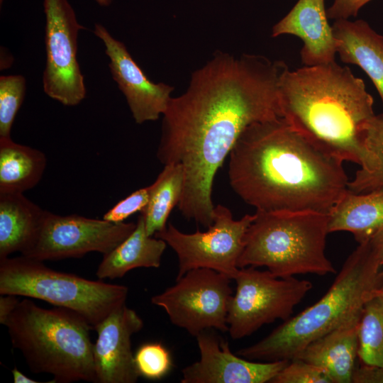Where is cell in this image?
<instances>
[{"instance_id":"12","label":"cell","mask_w":383,"mask_h":383,"mask_svg":"<svg viewBox=\"0 0 383 383\" xmlns=\"http://www.w3.org/2000/svg\"><path fill=\"white\" fill-rule=\"evenodd\" d=\"M45 15V93L65 106H76L86 96L77 60V38L84 27L77 21L68 0H43Z\"/></svg>"},{"instance_id":"2","label":"cell","mask_w":383,"mask_h":383,"mask_svg":"<svg viewBox=\"0 0 383 383\" xmlns=\"http://www.w3.org/2000/svg\"><path fill=\"white\" fill-rule=\"evenodd\" d=\"M229 157L230 185L256 211L328 214L348 190L343 161L281 117L248 126Z\"/></svg>"},{"instance_id":"28","label":"cell","mask_w":383,"mask_h":383,"mask_svg":"<svg viewBox=\"0 0 383 383\" xmlns=\"http://www.w3.org/2000/svg\"><path fill=\"white\" fill-rule=\"evenodd\" d=\"M271 383H333L320 367L299 358L289 361Z\"/></svg>"},{"instance_id":"32","label":"cell","mask_w":383,"mask_h":383,"mask_svg":"<svg viewBox=\"0 0 383 383\" xmlns=\"http://www.w3.org/2000/svg\"><path fill=\"white\" fill-rule=\"evenodd\" d=\"M20 301L12 294L0 296V323L5 325L6 321L15 310Z\"/></svg>"},{"instance_id":"17","label":"cell","mask_w":383,"mask_h":383,"mask_svg":"<svg viewBox=\"0 0 383 383\" xmlns=\"http://www.w3.org/2000/svg\"><path fill=\"white\" fill-rule=\"evenodd\" d=\"M361 313L310 343L295 358L320 367L333 383H350L359 360L358 331Z\"/></svg>"},{"instance_id":"9","label":"cell","mask_w":383,"mask_h":383,"mask_svg":"<svg viewBox=\"0 0 383 383\" xmlns=\"http://www.w3.org/2000/svg\"><path fill=\"white\" fill-rule=\"evenodd\" d=\"M255 217V214H246L235 220L228 208L218 204L214 207L213 222L206 231L184 233L169 223L154 236L165 240L175 252L178 258L177 279L191 270L207 268L233 279L239 270L238 261L246 231Z\"/></svg>"},{"instance_id":"14","label":"cell","mask_w":383,"mask_h":383,"mask_svg":"<svg viewBox=\"0 0 383 383\" xmlns=\"http://www.w3.org/2000/svg\"><path fill=\"white\" fill-rule=\"evenodd\" d=\"M196 338L200 359L182 370L181 383H271L289 362H258L240 357L226 341L207 330Z\"/></svg>"},{"instance_id":"13","label":"cell","mask_w":383,"mask_h":383,"mask_svg":"<svg viewBox=\"0 0 383 383\" xmlns=\"http://www.w3.org/2000/svg\"><path fill=\"white\" fill-rule=\"evenodd\" d=\"M93 32L105 46L111 74L124 94L135 123L157 120L166 110L174 88L150 81L125 45L114 38L104 26L96 23Z\"/></svg>"},{"instance_id":"34","label":"cell","mask_w":383,"mask_h":383,"mask_svg":"<svg viewBox=\"0 0 383 383\" xmlns=\"http://www.w3.org/2000/svg\"><path fill=\"white\" fill-rule=\"evenodd\" d=\"M12 374L13 377V382L15 383H38V381L28 377L16 367L13 369Z\"/></svg>"},{"instance_id":"3","label":"cell","mask_w":383,"mask_h":383,"mask_svg":"<svg viewBox=\"0 0 383 383\" xmlns=\"http://www.w3.org/2000/svg\"><path fill=\"white\" fill-rule=\"evenodd\" d=\"M373 102L364 81L335 62L287 67L278 83L281 118L324 151L358 165Z\"/></svg>"},{"instance_id":"31","label":"cell","mask_w":383,"mask_h":383,"mask_svg":"<svg viewBox=\"0 0 383 383\" xmlns=\"http://www.w3.org/2000/svg\"><path fill=\"white\" fill-rule=\"evenodd\" d=\"M351 383H383V369L358 360L352 374Z\"/></svg>"},{"instance_id":"30","label":"cell","mask_w":383,"mask_h":383,"mask_svg":"<svg viewBox=\"0 0 383 383\" xmlns=\"http://www.w3.org/2000/svg\"><path fill=\"white\" fill-rule=\"evenodd\" d=\"M372 0H334L326 9L328 18L348 19L357 16L360 9Z\"/></svg>"},{"instance_id":"6","label":"cell","mask_w":383,"mask_h":383,"mask_svg":"<svg viewBox=\"0 0 383 383\" xmlns=\"http://www.w3.org/2000/svg\"><path fill=\"white\" fill-rule=\"evenodd\" d=\"M244 237L238 267H266L277 277L335 273L326 255L328 214L256 211Z\"/></svg>"},{"instance_id":"1","label":"cell","mask_w":383,"mask_h":383,"mask_svg":"<svg viewBox=\"0 0 383 383\" xmlns=\"http://www.w3.org/2000/svg\"><path fill=\"white\" fill-rule=\"evenodd\" d=\"M287 67L263 55L217 50L192 72L187 91L170 98L157 157L183 167L177 206L184 217L204 227L213 223L215 175L248 126L281 117L278 83Z\"/></svg>"},{"instance_id":"7","label":"cell","mask_w":383,"mask_h":383,"mask_svg":"<svg viewBox=\"0 0 383 383\" xmlns=\"http://www.w3.org/2000/svg\"><path fill=\"white\" fill-rule=\"evenodd\" d=\"M128 293L126 286L57 271L22 255L0 260V294L23 296L70 309L92 329L126 303Z\"/></svg>"},{"instance_id":"27","label":"cell","mask_w":383,"mask_h":383,"mask_svg":"<svg viewBox=\"0 0 383 383\" xmlns=\"http://www.w3.org/2000/svg\"><path fill=\"white\" fill-rule=\"evenodd\" d=\"M134 360L139 375L150 379H161L172 366L169 351L158 343L141 345L134 355Z\"/></svg>"},{"instance_id":"5","label":"cell","mask_w":383,"mask_h":383,"mask_svg":"<svg viewBox=\"0 0 383 383\" xmlns=\"http://www.w3.org/2000/svg\"><path fill=\"white\" fill-rule=\"evenodd\" d=\"M4 326L31 372L52 375V382H96L92 328L78 313L62 307L43 309L23 299Z\"/></svg>"},{"instance_id":"33","label":"cell","mask_w":383,"mask_h":383,"mask_svg":"<svg viewBox=\"0 0 383 383\" xmlns=\"http://www.w3.org/2000/svg\"><path fill=\"white\" fill-rule=\"evenodd\" d=\"M370 239L377 250L383 271V228L374 233ZM379 292L383 294V284Z\"/></svg>"},{"instance_id":"19","label":"cell","mask_w":383,"mask_h":383,"mask_svg":"<svg viewBox=\"0 0 383 383\" xmlns=\"http://www.w3.org/2000/svg\"><path fill=\"white\" fill-rule=\"evenodd\" d=\"M329 233H351L358 244L383 228V187L365 193L348 190L328 214Z\"/></svg>"},{"instance_id":"29","label":"cell","mask_w":383,"mask_h":383,"mask_svg":"<svg viewBox=\"0 0 383 383\" xmlns=\"http://www.w3.org/2000/svg\"><path fill=\"white\" fill-rule=\"evenodd\" d=\"M152 184L138 189L106 211L103 219L112 223L123 222L132 214L140 213L147 206L152 192Z\"/></svg>"},{"instance_id":"25","label":"cell","mask_w":383,"mask_h":383,"mask_svg":"<svg viewBox=\"0 0 383 383\" xmlns=\"http://www.w3.org/2000/svg\"><path fill=\"white\" fill-rule=\"evenodd\" d=\"M358 360L383 369V294L365 304L359 324Z\"/></svg>"},{"instance_id":"18","label":"cell","mask_w":383,"mask_h":383,"mask_svg":"<svg viewBox=\"0 0 383 383\" xmlns=\"http://www.w3.org/2000/svg\"><path fill=\"white\" fill-rule=\"evenodd\" d=\"M332 28L341 61L359 66L368 75L383 104V36L364 20L338 19Z\"/></svg>"},{"instance_id":"11","label":"cell","mask_w":383,"mask_h":383,"mask_svg":"<svg viewBox=\"0 0 383 383\" xmlns=\"http://www.w3.org/2000/svg\"><path fill=\"white\" fill-rule=\"evenodd\" d=\"M135 226L136 223H112L45 211L33 241L21 255L40 261L81 257L90 252L106 255L124 240Z\"/></svg>"},{"instance_id":"22","label":"cell","mask_w":383,"mask_h":383,"mask_svg":"<svg viewBox=\"0 0 383 383\" xmlns=\"http://www.w3.org/2000/svg\"><path fill=\"white\" fill-rule=\"evenodd\" d=\"M45 154L18 144L10 138H0V194H16L34 187L46 166Z\"/></svg>"},{"instance_id":"26","label":"cell","mask_w":383,"mask_h":383,"mask_svg":"<svg viewBox=\"0 0 383 383\" xmlns=\"http://www.w3.org/2000/svg\"><path fill=\"white\" fill-rule=\"evenodd\" d=\"M26 81L22 75L0 77V138H10L16 113L23 101Z\"/></svg>"},{"instance_id":"8","label":"cell","mask_w":383,"mask_h":383,"mask_svg":"<svg viewBox=\"0 0 383 383\" xmlns=\"http://www.w3.org/2000/svg\"><path fill=\"white\" fill-rule=\"evenodd\" d=\"M233 279L236 289L227 316L228 331L233 339L249 336L277 319H289L313 287L308 280L277 277L254 267L239 268Z\"/></svg>"},{"instance_id":"20","label":"cell","mask_w":383,"mask_h":383,"mask_svg":"<svg viewBox=\"0 0 383 383\" xmlns=\"http://www.w3.org/2000/svg\"><path fill=\"white\" fill-rule=\"evenodd\" d=\"M166 246L165 240L147 234L140 214L133 231L111 252L104 255L96 274L99 279H114L123 277L135 268H157Z\"/></svg>"},{"instance_id":"10","label":"cell","mask_w":383,"mask_h":383,"mask_svg":"<svg viewBox=\"0 0 383 383\" xmlns=\"http://www.w3.org/2000/svg\"><path fill=\"white\" fill-rule=\"evenodd\" d=\"M231 278L207 268L193 269L151 302L162 308L172 324L197 336L209 329L228 331L227 316L233 294Z\"/></svg>"},{"instance_id":"16","label":"cell","mask_w":383,"mask_h":383,"mask_svg":"<svg viewBox=\"0 0 383 383\" xmlns=\"http://www.w3.org/2000/svg\"><path fill=\"white\" fill-rule=\"evenodd\" d=\"M290 34L304 43L300 51L304 66H316L335 62L337 40L324 0H298L291 11L272 30V37Z\"/></svg>"},{"instance_id":"21","label":"cell","mask_w":383,"mask_h":383,"mask_svg":"<svg viewBox=\"0 0 383 383\" xmlns=\"http://www.w3.org/2000/svg\"><path fill=\"white\" fill-rule=\"evenodd\" d=\"M45 211L23 193L0 194V260L28 249Z\"/></svg>"},{"instance_id":"4","label":"cell","mask_w":383,"mask_h":383,"mask_svg":"<svg viewBox=\"0 0 383 383\" xmlns=\"http://www.w3.org/2000/svg\"><path fill=\"white\" fill-rule=\"evenodd\" d=\"M383 284V271L372 240L358 244L327 292L314 304L289 318L238 355L250 360H291L312 341L362 313Z\"/></svg>"},{"instance_id":"24","label":"cell","mask_w":383,"mask_h":383,"mask_svg":"<svg viewBox=\"0 0 383 383\" xmlns=\"http://www.w3.org/2000/svg\"><path fill=\"white\" fill-rule=\"evenodd\" d=\"M360 168L348 189L356 194L383 187V114L374 115L362 130Z\"/></svg>"},{"instance_id":"35","label":"cell","mask_w":383,"mask_h":383,"mask_svg":"<svg viewBox=\"0 0 383 383\" xmlns=\"http://www.w3.org/2000/svg\"><path fill=\"white\" fill-rule=\"evenodd\" d=\"M95 1L101 6H109L113 0H95Z\"/></svg>"},{"instance_id":"23","label":"cell","mask_w":383,"mask_h":383,"mask_svg":"<svg viewBox=\"0 0 383 383\" xmlns=\"http://www.w3.org/2000/svg\"><path fill=\"white\" fill-rule=\"evenodd\" d=\"M164 169L152 183L150 201L140 213L147 234L153 236L165 229L172 209L178 205L184 187V170L180 164L164 165Z\"/></svg>"},{"instance_id":"15","label":"cell","mask_w":383,"mask_h":383,"mask_svg":"<svg viewBox=\"0 0 383 383\" xmlns=\"http://www.w3.org/2000/svg\"><path fill=\"white\" fill-rule=\"evenodd\" d=\"M143 321L126 303L113 310L94 330V361L96 383H135L140 376L131 350V336Z\"/></svg>"}]
</instances>
